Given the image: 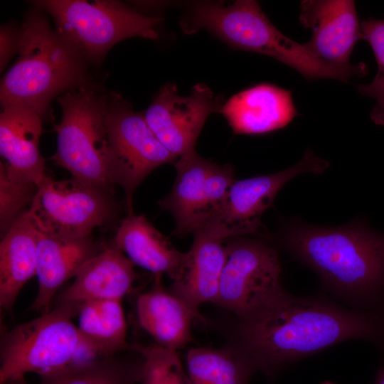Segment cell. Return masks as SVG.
Segmentation results:
<instances>
[{"label": "cell", "mask_w": 384, "mask_h": 384, "mask_svg": "<svg viewBox=\"0 0 384 384\" xmlns=\"http://www.w3.org/2000/svg\"><path fill=\"white\" fill-rule=\"evenodd\" d=\"M237 329L235 344L267 376L346 341H366L384 353V312L356 311L320 291H286L238 320Z\"/></svg>", "instance_id": "obj_1"}, {"label": "cell", "mask_w": 384, "mask_h": 384, "mask_svg": "<svg viewBox=\"0 0 384 384\" xmlns=\"http://www.w3.org/2000/svg\"><path fill=\"white\" fill-rule=\"evenodd\" d=\"M277 245L316 273L320 292L356 311L384 312V235L363 220L337 227L290 220Z\"/></svg>", "instance_id": "obj_2"}, {"label": "cell", "mask_w": 384, "mask_h": 384, "mask_svg": "<svg viewBox=\"0 0 384 384\" xmlns=\"http://www.w3.org/2000/svg\"><path fill=\"white\" fill-rule=\"evenodd\" d=\"M186 34L206 29L230 46L272 57L292 68L307 80L334 79L348 82L367 72L363 63L338 68L312 53L279 31L257 1L238 0L225 5L220 1H197L180 21Z\"/></svg>", "instance_id": "obj_3"}, {"label": "cell", "mask_w": 384, "mask_h": 384, "mask_svg": "<svg viewBox=\"0 0 384 384\" xmlns=\"http://www.w3.org/2000/svg\"><path fill=\"white\" fill-rule=\"evenodd\" d=\"M17 53L1 82V107L20 105L44 118L55 96L86 84L87 60L52 29L39 9L31 11L18 29Z\"/></svg>", "instance_id": "obj_4"}, {"label": "cell", "mask_w": 384, "mask_h": 384, "mask_svg": "<svg viewBox=\"0 0 384 384\" xmlns=\"http://www.w3.org/2000/svg\"><path fill=\"white\" fill-rule=\"evenodd\" d=\"M107 99L87 84L58 97L62 118L54 126L57 151L51 159L78 181L111 194L114 184L105 124Z\"/></svg>", "instance_id": "obj_5"}, {"label": "cell", "mask_w": 384, "mask_h": 384, "mask_svg": "<svg viewBox=\"0 0 384 384\" xmlns=\"http://www.w3.org/2000/svg\"><path fill=\"white\" fill-rule=\"evenodd\" d=\"M81 305L59 302L48 312L15 326L1 338L0 383L23 380L28 373L41 376L89 357L72 318Z\"/></svg>", "instance_id": "obj_6"}, {"label": "cell", "mask_w": 384, "mask_h": 384, "mask_svg": "<svg viewBox=\"0 0 384 384\" xmlns=\"http://www.w3.org/2000/svg\"><path fill=\"white\" fill-rule=\"evenodd\" d=\"M56 31L88 61L100 63L116 43L132 37L156 39L161 18L145 16L117 1L41 0Z\"/></svg>", "instance_id": "obj_7"}, {"label": "cell", "mask_w": 384, "mask_h": 384, "mask_svg": "<svg viewBox=\"0 0 384 384\" xmlns=\"http://www.w3.org/2000/svg\"><path fill=\"white\" fill-rule=\"evenodd\" d=\"M235 239L225 246L226 258L215 304L243 319L287 290L281 283L278 248L259 238Z\"/></svg>", "instance_id": "obj_8"}, {"label": "cell", "mask_w": 384, "mask_h": 384, "mask_svg": "<svg viewBox=\"0 0 384 384\" xmlns=\"http://www.w3.org/2000/svg\"><path fill=\"white\" fill-rule=\"evenodd\" d=\"M105 124L111 154L112 177L124 189L129 214L136 188L154 169L177 158L157 139L144 114L120 95L108 96Z\"/></svg>", "instance_id": "obj_9"}, {"label": "cell", "mask_w": 384, "mask_h": 384, "mask_svg": "<svg viewBox=\"0 0 384 384\" xmlns=\"http://www.w3.org/2000/svg\"><path fill=\"white\" fill-rule=\"evenodd\" d=\"M329 162L309 149L296 164L280 171L234 181L218 210L194 235L225 240L226 238L260 235L261 218L281 188L292 178L304 173L322 174Z\"/></svg>", "instance_id": "obj_10"}, {"label": "cell", "mask_w": 384, "mask_h": 384, "mask_svg": "<svg viewBox=\"0 0 384 384\" xmlns=\"http://www.w3.org/2000/svg\"><path fill=\"white\" fill-rule=\"evenodd\" d=\"M110 195L74 178L57 181L46 176L38 186L27 212L41 233L84 238L114 213V203Z\"/></svg>", "instance_id": "obj_11"}, {"label": "cell", "mask_w": 384, "mask_h": 384, "mask_svg": "<svg viewBox=\"0 0 384 384\" xmlns=\"http://www.w3.org/2000/svg\"><path fill=\"white\" fill-rule=\"evenodd\" d=\"M176 177L170 193L159 201L175 220L174 234H195L215 214L234 182L231 165H218L196 151L174 161Z\"/></svg>", "instance_id": "obj_12"}, {"label": "cell", "mask_w": 384, "mask_h": 384, "mask_svg": "<svg viewBox=\"0 0 384 384\" xmlns=\"http://www.w3.org/2000/svg\"><path fill=\"white\" fill-rule=\"evenodd\" d=\"M222 107L220 97L206 84H196L188 95L181 96L176 85L168 82L159 90L144 117L157 139L178 159L196 151L206 119Z\"/></svg>", "instance_id": "obj_13"}, {"label": "cell", "mask_w": 384, "mask_h": 384, "mask_svg": "<svg viewBox=\"0 0 384 384\" xmlns=\"http://www.w3.org/2000/svg\"><path fill=\"white\" fill-rule=\"evenodd\" d=\"M299 21L312 31L310 40L304 43L316 57L338 68L353 65L350 57L361 38L354 1H302Z\"/></svg>", "instance_id": "obj_14"}, {"label": "cell", "mask_w": 384, "mask_h": 384, "mask_svg": "<svg viewBox=\"0 0 384 384\" xmlns=\"http://www.w3.org/2000/svg\"><path fill=\"white\" fill-rule=\"evenodd\" d=\"M43 118L26 106L2 107L0 114V167L11 180L37 186L46 176L39 140Z\"/></svg>", "instance_id": "obj_15"}, {"label": "cell", "mask_w": 384, "mask_h": 384, "mask_svg": "<svg viewBox=\"0 0 384 384\" xmlns=\"http://www.w3.org/2000/svg\"><path fill=\"white\" fill-rule=\"evenodd\" d=\"M220 112L235 134L254 135L284 128L299 115L292 92L269 83L234 95Z\"/></svg>", "instance_id": "obj_16"}, {"label": "cell", "mask_w": 384, "mask_h": 384, "mask_svg": "<svg viewBox=\"0 0 384 384\" xmlns=\"http://www.w3.org/2000/svg\"><path fill=\"white\" fill-rule=\"evenodd\" d=\"M38 287L30 309L46 314L58 289L80 267L104 248L90 235L69 238L44 234L36 229Z\"/></svg>", "instance_id": "obj_17"}, {"label": "cell", "mask_w": 384, "mask_h": 384, "mask_svg": "<svg viewBox=\"0 0 384 384\" xmlns=\"http://www.w3.org/2000/svg\"><path fill=\"white\" fill-rule=\"evenodd\" d=\"M224 240L194 235L181 269L169 289L189 308L196 319L203 320L201 304H215L220 287L226 251Z\"/></svg>", "instance_id": "obj_18"}, {"label": "cell", "mask_w": 384, "mask_h": 384, "mask_svg": "<svg viewBox=\"0 0 384 384\" xmlns=\"http://www.w3.org/2000/svg\"><path fill=\"white\" fill-rule=\"evenodd\" d=\"M134 264L116 246L105 247L78 270L73 283L59 296V302L79 305L99 299H122L136 279Z\"/></svg>", "instance_id": "obj_19"}, {"label": "cell", "mask_w": 384, "mask_h": 384, "mask_svg": "<svg viewBox=\"0 0 384 384\" xmlns=\"http://www.w3.org/2000/svg\"><path fill=\"white\" fill-rule=\"evenodd\" d=\"M112 244L134 265L155 275L166 274L173 280L181 269L186 254L178 250L144 215L128 214L118 228Z\"/></svg>", "instance_id": "obj_20"}, {"label": "cell", "mask_w": 384, "mask_h": 384, "mask_svg": "<svg viewBox=\"0 0 384 384\" xmlns=\"http://www.w3.org/2000/svg\"><path fill=\"white\" fill-rule=\"evenodd\" d=\"M160 277L156 275L154 287L139 297L137 318L155 343L176 351L191 341V324L196 318L182 300L164 288Z\"/></svg>", "instance_id": "obj_21"}, {"label": "cell", "mask_w": 384, "mask_h": 384, "mask_svg": "<svg viewBox=\"0 0 384 384\" xmlns=\"http://www.w3.org/2000/svg\"><path fill=\"white\" fill-rule=\"evenodd\" d=\"M37 271L36 228L24 210L0 243V306L10 310L23 285Z\"/></svg>", "instance_id": "obj_22"}, {"label": "cell", "mask_w": 384, "mask_h": 384, "mask_svg": "<svg viewBox=\"0 0 384 384\" xmlns=\"http://www.w3.org/2000/svg\"><path fill=\"white\" fill-rule=\"evenodd\" d=\"M78 332L83 346L95 357L133 351L127 342V324L120 300L99 299L81 304Z\"/></svg>", "instance_id": "obj_23"}, {"label": "cell", "mask_w": 384, "mask_h": 384, "mask_svg": "<svg viewBox=\"0 0 384 384\" xmlns=\"http://www.w3.org/2000/svg\"><path fill=\"white\" fill-rule=\"evenodd\" d=\"M187 373L193 384H250L257 370L235 343L216 349L200 347L186 355Z\"/></svg>", "instance_id": "obj_24"}, {"label": "cell", "mask_w": 384, "mask_h": 384, "mask_svg": "<svg viewBox=\"0 0 384 384\" xmlns=\"http://www.w3.org/2000/svg\"><path fill=\"white\" fill-rule=\"evenodd\" d=\"M142 358L133 361L114 355L73 364L41 376L37 384H136ZM6 384H27L25 379Z\"/></svg>", "instance_id": "obj_25"}, {"label": "cell", "mask_w": 384, "mask_h": 384, "mask_svg": "<svg viewBox=\"0 0 384 384\" xmlns=\"http://www.w3.org/2000/svg\"><path fill=\"white\" fill-rule=\"evenodd\" d=\"M132 351L142 358L140 384H193L176 351L156 343H134Z\"/></svg>", "instance_id": "obj_26"}, {"label": "cell", "mask_w": 384, "mask_h": 384, "mask_svg": "<svg viewBox=\"0 0 384 384\" xmlns=\"http://www.w3.org/2000/svg\"><path fill=\"white\" fill-rule=\"evenodd\" d=\"M361 31V38L368 41L372 48L378 72L370 84L358 85L356 89L361 95L375 100L370 117L375 124L384 126V19L363 21Z\"/></svg>", "instance_id": "obj_27"}, {"label": "cell", "mask_w": 384, "mask_h": 384, "mask_svg": "<svg viewBox=\"0 0 384 384\" xmlns=\"http://www.w3.org/2000/svg\"><path fill=\"white\" fill-rule=\"evenodd\" d=\"M38 186L35 184L10 179L0 167V222L1 235L6 233L16 219L31 203Z\"/></svg>", "instance_id": "obj_28"}, {"label": "cell", "mask_w": 384, "mask_h": 384, "mask_svg": "<svg viewBox=\"0 0 384 384\" xmlns=\"http://www.w3.org/2000/svg\"><path fill=\"white\" fill-rule=\"evenodd\" d=\"M18 31L14 26L4 25L0 31V68L1 72L8 62L17 53Z\"/></svg>", "instance_id": "obj_29"}, {"label": "cell", "mask_w": 384, "mask_h": 384, "mask_svg": "<svg viewBox=\"0 0 384 384\" xmlns=\"http://www.w3.org/2000/svg\"><path fill=\"white\" fill-rule=\"evenodd\" d=\"M373 384H384V368L378 373Z\"/></svg>", "instance_id": "obj_30"}, {"label": "cell", "mask_w": 384, "mask_h": 384, "mask_svg": "<svg viewBox=\"0 0 384 384\" xmlns=\"http://www.w3.org/2000/svg\"><path fill=\"white\" fill-rule=\"evenodd\" d=\"M321 384H336V383L331 381H324L321 383Z\"/></svg>", "instance_id": "obj_31"}]
</instances>
